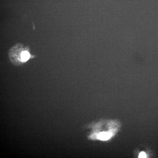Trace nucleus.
Listing matches in <instances>:
<instances>
[{
    "label": "nucleus",
    "instance_id": "7ed1b4c3",
    "mask_svg": "<svg viewBox=\"0 0 158 158\" xmlns=\"http://www.w3.org/2000/svg\"><path fill=\"white\" fill-rule=\"evenodd\" d=\"M146 155L145 153L143 152H142L140 153L138 158H146Z\"/></svg>",
    "mask_w": 158,
    "mask_h": 158
},
{
    "label": "nucleus",
    "instance_id": "f257e3e1",
    "mask_svg": "<svg viewBox=\"0 0 158 158\" xmlns=\"http://www.w3.org/2000/svg\"><path fill=\"white\" fill-rule=\"evenodd\" d=\"M111 133L107 132H101L97 135V138L101 140H106L109 139L111 137Z\"/></svg>",
    "mask_w": 158,
    "mask_h": 158
},
{
    "label": "nucleus",
    "instance_id": "f03ea898",
    "mask_svg": "<svg viewBox=\"0 0 158 158\" xmlns=\"http://www.w3.org/2000/svg\"><path fill=\"white\" fill-rule=\"evenodd\" d=\"M21 57L22 61H27L29 59L30 55L28 51H24L22 52Z\"/></svg>",
    "mask_w": 158,
    "mask_h": 158
}]
</instances>
